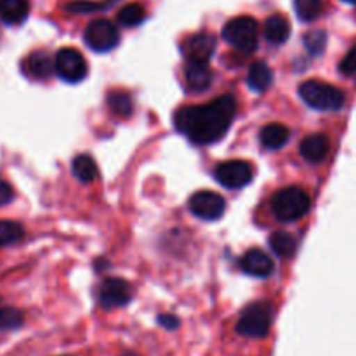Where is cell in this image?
Instances as JSON below:
<instances>
[{"label":"cell","instance_id":"6da1fadb","mask_svg":"<svg viewBox=\"0 0 356 356\" xmlns=\"http://www.w3.org/2000/svg\"><path fill=\"white\" fill-rule=\"evenodd\" d=\"M236 113V101L232 94L207 104L184 106L174 115V125L195 145H212L225 138Z\"/></svg>","mask_w":356,"mask_h":356},{"label":"cell","instance_id":"7a4b0ae2","mask_svg":"<svg viewBox=\"0 0 356 356\" xmlns=\"http://www.w3.org/2000/svg\"><path fill=\"white\" fill-rule=\"evenodd\" d=\"M273 306L270 302L257 301L247 306L236 322V334L249 339H264L273 325Z\"/></svg>","mask_w":356,"mask_h":356},{"label":"cell","instance_id":"3957f363","mask_svg":"<svg viewBox=\"0 0 356 356\" xmlns=\"http://www.w3.org/2000/svg\"><path fill=\"white\" fill-rule=\"evenodd\" d=\"M309 205H312V198L299 186L282 188L271 198V211L275 218L284 222L301 219L302 216L308 214Z\"/></svg>","mask_w":356,"mask_h":356},{"label":"cell","instance_id":"277c9868","mask_svg":"<svg viewBox=\"0 0 356 356\" xmlns=\"http://www.w3.org/2000/svg\"><path fill=\"white\" fill-rule=\"evenodd\" d=\"M299 96L309 108L318 111H337L344 106V94L337 87L320 80H306L299 86Z\"/></svg>","mask_w":356,"mask_h":356},{"label":"cell","instance_id":"5b68a950","mask_svg":"<svg viewBox=\"0 0 356 356\" xmlns=\"http://www.w3.org/2000/svg\"><path fill=\"white\" fill-rule=\"evenodd\" d=\"M222 37L235 49L245 52V54H250L257 47L259 26H257V21L250 16L233 17L226 23L225 30H222Z\"/></svg>","mask_w":356,"mask_h":356},{"label":"cell","instance_id":"8992f818","mask_svg":"<svg viewBox=\"0 0 356 356\" xmlns=\"http://www.w3.org/2000/svg\"><path fill=\"white\" fill-rule=\"evenodd\" d=\"M54 70L65 82L79 83L87 76V61L82 52L73 47H65L56 54Z\"/></svg>","mask_w":356,"mask_h":356},{"label":"cell","instance_id":"52a82bcc","mask_svg":"<svg viewBox=\"0 0 356 356\" xmlns=\"http://www.w3.org/2000/svg\"><path fill=\"white\" fill-rule=\"evenodd\" d=\"M83 40L92 51L110 52L120 42V33L111 21L96 19L87 24L86 31H83Z\"/></svg>","mask_w":356,"mask_h":356},{"label":"cell","instance_id":"ba28073f","mask_svg":"<svg viewBox=\"0 0 356 356\" xmlns=\"http://www.w3.org/2000/svg\"><path fill=\"white\" fill-rule=\"evenodd\" d=\"M254 169L245 160H226L214 169V177L221 186L238 190L252 181Z\"/></svg>","mask_w":356,"mask_h":356},{"label":"cell","instance_id":"9c48e42d","mask_svg":"<svg viewBox=\"0 0 356 356\" xmlns=\"http://www.w3.org/2000/svg\"><path fill=\"white\" fill-rule=\"evenodd\" d=\"M191 214L200 218L202 221H216L221 218L226 211L225 198L214 191H197L188 200Z\"/></svg>","mask_w":356,"mask_h":356},{"label":"cell","instance_id":"30bf717a","mask_svg":"<svg viewBox=\"0 0 356 356\" xmlns=\"http://www.w3.org/2000/svg\"><path fill=\"white\" fill-rule=\"evenodd\" d=\"M131 285L122 278H106L97 291V301L103 309L124 308L131 302Z\"/></svg>","mask_w":356,"mask_h":356},{"label":"cell","instance_id":"8fae6325","mask_svg":"<svg viewBox=\"0 0 356 356\" xmlns=\"http://www.w3.org/2000/svg\"><path fill=\"white\" fill-rule=\"evenodd\" d=\"M216 37L207 31H202V33H195L191 37H188L183 42L181 49H183V54L186 58V61H198V63H209V59L212 58L216 51Z\"/></svg>","mask_w":356,"mask_h":356},{"label":"cell","instance_id":"7c38bea8","mask_svg":"<svg viewBox=\"0 0 356 356\" xmlns=\"http://www.w3.org/2000/svg\"><path fill=\"white\" fill-rule=\"evenodd\" d=\"M240 268L247 275L256 278H268L275 270V264L271 257L261 249H250L240 259Z\"/></svg>","mask_w":356,"mask_h":356},{"label":"cell","instance_id":"4fadbf2b","mask_svg":"<svg viewBox=\"0 0 356 356\" xmlns=\"http://www.w3.org/2000/svg\"><path fill=\"white\" fill-rule=\"evenodd\" d=\"M186 83L195 92H204L212 83V70L209 63L186 61V70H184Z\"/></svg>","mask_w":356,"mask_h":356},{"label":"cell","instance_id":"5bb4252c","mask_svg":"<svg viewBox=\"0 0 356 356\" xmlns=\"http://www.w3.org/2000/svg\"><path fill=\"white\" fill-rule=\"evenodd\" d=\"M330 143L329 139L323 134H312L308 138H305L301 141V146H299V153L305 160L312 163H318L329 155Z\"/></svg>","mask_w":356,"mask_h":356},{"label":"cell","instance_id":"9a60e30c","mask_svg":"<svg viewBox=\"0 0 356 356\" xmlns=\"http://www.w3.org/2000/svg\"><path fill=\"white\" fill-rule=\"evenodd\" d=\"M291 37V24H289L287 17L282 14H271L266 21H264V38L270 44L280 45L287 42Z\"/></svg>","mask_w":356,"mask_h":356},{"label":"cell","instance_id":"2e32d148","mask_svg":"<svg viewBox=\"0 0 356 356\" xmlns=\"http://www.w3.org/2000/svg\"><path fill=\"white\" fill-rule=\"evenodd\" d=\"M30 14L28 0H0V19L6 24H21Z\"/></svg>","mask_w":356,"mask_h":356},{"label":"cell","instance_id":"e0dca14e","mask_svg":"<svg viewBox=\"0 0 356 356\" xmlns=\"http://www.w3.org/2000/svg\"><path fill=\"white\" fill-rule=\"evenodd\" d=\"M289 136H291V132L284 124H268L259 132L261 145L268 149H278L285 146L289 141Z\"/></svg>","mask_w":356,"mask_h":356},{"label":"cell","instance_id":"ac0fdd59","mask_svg":"<svg viewBox=\"0 0 356 356\" xmlns=\"http://www.w3.org/2000/svg\"><path fill=\"white\" fill-rule=\"evenodd\" d=\"M24 70L33 79H47L54 70V59L49 58L45 52H33L30 58L24 61Z\"/></svg>","mask_w":356,"mask_h":356},{"label":"cell","instance_id":"d6986e66","mask_svg":"<svg viewBox=\"0 0 356 356\" xmlns=\"http://www.w3.org/2000/svg\"><path fill=\"white\" fill-rule=\"evenodd\" d=\"M247 83L256 92H264L273 83V72L266 63H254L249 70V75H247Z\"/></svg>","mask_w":356,"mask_h":356},{"label":"cell","instance_id":"ffe728a7","mask_svg":"<svg viewBox=\"0 0 356 356\" xmlns=\"http://www.w3.org/2000/svg\"><path fill=\"white\" fill-rule=\"evenodd\" d=\"M271 250L280 257H291L294 256L298 250V238L287 232H275L271 233L268 238Z\"/></svg>","mask_w":356,"mask_h":356},{"label":"cell","instance_id":"44dd1931","mask_svg":"<svg viewBox=\"0 0 356 356\" xmlns=\"http://www.w3.org/2000/svg\"><path fill=\"white\" fill-rule=\"evenodd\" d=\"M73 174L80 183H92L97 176V165L90 155H79L73 160Z\"/></svg>","mask_w":356,"mask_h":356},{"label":"cell","instance_id":"7402d4cb","mask_svg":"<svg viewBox=\"0 0 356 356\" xmlns=\"http://www.w3.org/2000/svg\"><path fill=\"white\" fill-rule=\"evenodd\" d=\"M108 106L118 117H131L134 111V103H132L131 94L125 90H111L108 92Z\"/></svg>","mask_w":356,"mask_h":356},{"label":"cell","instance_id":"603a6c76","mask_svg":"<svg viewBox=\"0 0 356 356\" xmlns=\"http://www.w3.org/2000/svg\"><path fill=\"white\" fill-rule=\"evenodd\" d=\"M117 19L122 26L134 28L146 19V10H145V7L138 2L127 3V6H124L120 9Z\"/></svg>","mask_w":356,"mask_h":356},{"label":"cell","instance_id":"cb8c5ba5","mask_svg":"<svg viewBox=\"0 0 356 356\" xmlns=\"http://www.w3.org/2000/svg\"><path fill=\"white\" fill-rule=\"evenodd\" d=\"M296 14L305 23L318 19L323 10V0H294Z\"/></svg>","mask_w":356,"mask_h":356},{"label":"cell","instance_id":"d4e9b609","mask_svg":"<svg viewBox=\"0 0 356 356\" xmlns=\"http://www.w3.org/2000/svg\"><path fill=\"white\" fill-rule=\"evenodd\" d=\"M24 323V316L16 308H0V332H13L21 329Z\"/></svg>","mask_w":356,"mask_h":356},{"label":"cell","instance_id":"484cf974","mask_svg":"<svg viewBox=\"0 0 356 356\" xmlns=\"http://www.w3.org/2000/svg\"><path fill=\"white\" fill-rule=\"evenodd\" d=\"M117 0H103V2H87V0H73L65 6V9L68 13L73 14H89V13H97V10H104L108 7H111Z\"/></svg>","mask_w":356,"mask_h":356},{"label":"cell","instance_id":"4316f807","mask_svg":"<svg viewBox=\"0 0 356 356\" xmlns=\"http://www.w3.org/2000/svg\"><path fill=\"white\" fill-rule=\"evenodd\" d=\"M23 238V226L14 221H0V249Z\"/></svg>","mask_w":356,"mask_h":356},{"label":"cell","instance_id":"83f0119b","mask_svg":"<svg viewBox=\"0 0 356 356\" xmlns=\"http://www.w3.org/2000/svg\"><path fill=\"white\" fill-rule=\"evenodd\" d=\"M302 42H305L306 49L309 51V54L318 56L325 51L327 45V33L323 30H312L302 37Z\"/></svg>","mask_w":356,"mask_h":356},{"label":"cell","instance_id":"f1b7e54d","mask_svg":"<svg viewBox=\"0 0 356 356\" xmlns=\"http://www.w3.org/2000/svg\"><path fill=\"white\" fill-rule=\"evenodd\" d=\"M339 70L343 75H355L356 73V44L343 58V61H341V65H339Z\"/></svg>","mask_w":356,"mask_h":356},{"label":"cell","instance_id":"f546056e","mask_svg":"<svg viewBox=\"0 0 356 356\" xmlns=\"http://www.w3.org/2000/svg\"><path fill=\"white\" fill-rule=\"evenodd\" d=\"M156 322H159V325L163 327L165 330H176L177 327L181 325V320L174 315H159Z\"/></svg>","mask_w":356,"mask_h":356},{"label":"cell","instance_id":"4dcf8cb0","mask_svg":"<svg viewBox=\"0 0 356 356\" xmlns=\"http://www.w3.org/2000/svg\"><path fill=\"white\" fill-rule=\"evenodd\" d=\"M14 200V191L13 188H10L9 183H6V181L0 179V207L2 205H7L9 202Z\"/></svg>","mask_w":356,"mask_h":356},{"label":"cell","instance_id":"1f68e13d","mask_svg":"<svg viewBox=\"0 0 356 356\" xmlns=\"http://www.w3.org/2000/svg\"><path fill=\"white\" fill-rule=\"evenodd\" d=\"M343 2H348V3H355L356 0H343Z\"/></svg>","mask_w":356,"mask_h":356},{"label":"cell","instance_id":"d6a6232c","mask_svg":"<svg viewBox=\"0 0 356 356\" xmlns=\"http://www.w3.org/2000/svg\"><path fill=\"white\" fill-rule=\"evenodd\" d=\"M61 356H70V355H61Z\"/></svg>","mask_w":356,"mask_h":356}]
</instances>
